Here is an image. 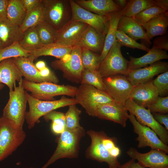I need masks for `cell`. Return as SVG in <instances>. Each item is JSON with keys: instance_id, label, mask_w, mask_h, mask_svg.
I'll use <instances>...</instances> for the list:
<instances>
[{"instance_id": "6da1fadb", "label": "cell", "mask_w": 168, "mask_h": 168, "mask_svg": "<svg viewBox=\"0 0 168 168\" xmlns=\"http://www.w3.org/2000/svg\"><path fill=\"white\" fill-rule=\"evenodd\" d=\"M85 133L84 129L82 126L72 129H66L60 134L54 152L47 163L41 168H47L61 158L77 157L79 154L80 141Z\"/></svg>"}, {"instance_id": "7a4b0ae2", "label": "cell", "mask_w": 168, "mask_h": 168, "mask_svg": "<svg viewBox=\"0 0 168 168\" xmlns=\"http://www.w3.org/2000/svg\"><path fill=\"white\" fill-rule=\"evenodd\" d=\"M26 94L29 109L26 112L25 120L29 129L34 128L39 122L40 118L49 112L60 108L78 104L75 98L63 96L57 100L44 101L34 97L26 91Z\"/></svg>"}, {"instance_id": "3957f363", "label": "cell", "mask_w": 168, "mask_h": 168, "mask_svg": "<svg viewBox=\"0 0 168 168\" xmlns=\"http://www.w3.org/2000/svg\"><path fill=\"white\" fill-rule=\"evenodd\" d=\"M26 137L23 127L2 116L0 118V162L12 154Z\"/></svg>"}, {"instance_id": "277c9868", "label": "cell", "mask_w": 168, "mask_h": 168, "mask_svg": "<svg viewBox=\"0 0 168 168\" xmlns=\"http://www.w3.org/2000/svg\"><path fill=\"white\" fill-rule=\"evenodd\" d=\"M25 90L31 93L34 97L43 100L52 101L54 97L59 95L75 96L78 88L70 85H60L52 82H45L36 83L22 80Z\"/></svg>"}, {"instance_id": "5b68a950", "label": "cell", "mask_w": 168, "mask_h": 168, "mask_svg": "<svg viewBox=\"0 0 168 168\" xmlns=\"http://www.w3.org/2000/svg\"><path fill=\"white\" fill-rule=\"evenodd\" d=\"M23 79L15 84L14 89L9 91V98L3 110V116L16 125L23 127L25 120L26 106L27 102L26 91L22 84Z\"/></svg>"}, {"instance_id": "8992f818", "label": "cell", "mask_w": 168, "mask_h": 168, "mask_svg": "<svg viewBox=\"0 0 168 168\" xmlns=\"http://www.w3.org/2000/svg\"><path fill=\"white\" fill-rule=\"evenodd\" d=\"M51 65L55 69L62 72L63 77L71 82H81L82 73L84 68L81 58V49L73 47L71 52L62 58L53 61Z\"/></svg>"}, {"instance_id": "52a82bcc", "label": "cell", "mask_w": 168, "mask_h": 168, "mask_svg": "<svg viewBox=\"0 0 168 168\" xmlns=\"http://www.w3.org/2000/svg\"><path fill=\"white\" fill-rule=\"evenodd\" d=\"M75 97L78 104L85 109L87 114L92 116L98 105L114 101L106 92L85 83L81 84Z\"/></svg>"}, {"instance_id": "ba28073f", "label": "cell", "mask_w": 168, "mask_h": 168, "mask_svg": "<svg viewBox=\"0 0 168 168\" xmlns=\"http://www.w3.org/2000/svg\"><path fill=\"white\" fill-rule=\"evenodd\" d=\"M121 47L116 41L101 62L98 71L102 77L118 74L126 75L129 61L122 55Z\"/></svg>"}, {"instance_id": "9c48e42d", "label": "cell", "mask_w": 168, "mask_h": 168, "mask_svg": "<svg viewBox=\"0 0 168 168\" xmlns=\"http://www.w3.org/2000/svg\"><path fill=\"white\" fill-rule=\"evenodd\" d=\"M103 132L91 130L87 132L91 141L86 151V156L100 162H105L109 168H119L121 164L118 158L111 156L109 150L102 142Z\"/></svg>"}, {"instance_id": "30bf717a", "label": "cell", "mask_w": 168, "mask_h": 168, "mask_svg": "<svg viewBox=\"0 0 168 168\" xmlns=\"http://www.w3.org/2000/svg\"><path fill=\"white\" fill-rule=\"evenodd\" d=\"M12 59L27 81L36 83L48 82L57 84L59 82L54 72L47 66L39 70L28 57H18Z\"/></svg>"}, {"instance_id": "8fae6325", "label": "cell", "mask_w": 168, "mask_h": 168, "mask_svg": "<svg viewBox=\"0 0 168 168\" xmlns=\"http://www.w3.org/2000/svg\"><path fill=\"white\" fill-rule=\"evenodd\" d=\"M124 106L133 114L141 124L149 127L156 134L160 139L166 145L168 144V130L154 118L148 109L138 105L131 99L128 98Z\"/></svg>"}, {"instance_id": "7c38bea8", "label": "cell", "mask_w": 168, "mask_h": 168, "mask_svg": "<svg viewBox=\"0 0 168 168\" xmlns=\"http://www.w3.org/2000/svg\"><path fill=\"white\" fill-rule=\"evenodd\" d=\"M45 12V21L57 30L71 19L69 0H42Z\"/></svg>"}, {"instance_id": "4fadbf2b", "label": "cell", "mask_w": 168, "mask_h": 168, "mask_svg": "<svg viewBox=\"0 0 168 168\" xmlns=\"http://www.w3.org/2000/svg\"><path fill=\"white\" fill-rule=\"evenodd\" d=\"M105 91L115 102L124 106L133 87L126 76L118 74L103 77Z\"/></svg>"}, {"instance_id": "5bb4252c", "label": "cell", "mask_w": 168, "mask_h": 168, "mask_svg": "<svg viewBox=\"0 0 168 168\" xmlns=\"http://www.w3.org/2000/svg\"><path fill=\"white\" fill-rule=\"evenodd\" d=\"M69 2L71 11V20L84 23L105 36L109 25L108 16L89 11L79 6L74 0H69Z\"/></svg>"}, {"instance_id": "9a60e30c", "label": "cell", "mask_w": 168, "mask_h": 168, "mask_svg": "<svg viewBox=\"0 0 168 168\" xmlns=\"http://www.w3.org/2000/svg\"><path fill=\"white\" fill-rule=\"evenodd\" d=\"M128 119L132 123L134 133L138 135V148L150 147L151 149H158L168 153V146L163 142L156 134L149 127L140 124L135 116L130 113Z\"/></svg>"}, {"instance_id": "2e32d148", "label": "cell", "mask_w": 168, "mask_h": 168, "mask_svg": "<svg viewBox=\"0 0 168 168\" xmlns=\"http://www.w3.org/2000/svg\"><path fill=\"white\" fill-rule=\"evenodd\" d=\"M126 153L144 168H168V156L163 151L151 149L147 153H141L135 148L131 147Z\"/></svg>"}, {"instance_id": "e0dca14e", "label": "cell", "mask_w": 168, "mask_h": 168, "mask_svg": "<svg viewBox=\"0 0 168 168\" xmlns=\"http://www.w3.org/2000/svg\"><path fill=\"white\" fill-rule=\"evenodd\" d=\"M88 26L82 22L71 19L58 30L55 43L68 47L75 46Z\"/></svg>"}, {"instance_id": "ac0fdd59", "label": "cell", "mask_w": 168, "mask_h": 168, "mask_svg": "<svg viewBox=\"0 0 168 168\" xmlns=\"http://www.w3.org/2000/svg\"><path fill=\"white\" fill-rule=\"evenodd\" d=\"M128 111L124 105L114 101L98 105L94 111L93 117L112 121L125 128L128 119Z\"/></svg>"}, {"instance_id": "d6986e66", "label": "cell", "mask_w": 168, "mask_h": 168, "mask_svg": "<svg viewBox=\"0 0 168 168\" xmlns=\"http://www.w3.org/2000/svg\"><path fill=\"white\" fill-rule=\"evenodd\" d=\"M168 71V62L160 60L143 68L128 70L126 76L134 87L151 81L155 76Z\"/></svg>"}, {"instance_id": "ffe728a7", "label": "cell", "mask_w": 168, "mask_h": 168, "mask_svg": "<svg viewBox=\"0 0 168 168\" xmlns=\"http://www.w3.org/2000/svg\"><path fill=\"white\" fill-rule=\"evenodd\" d=\"M152 80L133 87L129 98L138 105L147 108L159 96Z\"/></svg>"}, {"instance_id": "44dd1931", "label": "cell", "mask_w": 168, "mask_h": 168, "mask_svg": "<svg viewBox=\"0 0 168 168\" xmlns=\"http://www.w3.org/2000/svg\"><path fill=\"white\" fill-rule=\"evenodd\" d=\"M79 6L97 15L108 16L113 12L121 11V9L113 0H74Z\"/></svg>"}, {"instance_id": "7402d4cb", "label": "cell", "mask_w": 168, "mask_h": 168, "mask_svg": "<svg viewBox=\"0 0 168 168\" xmlns=\"http://www.w3.org/2000/svg\"><path fill=\"white\" fill-rule=\"evenodd\" d=\"M22 77L12 58H7L0 62V83L6 85L10 91L13 90L16 82H20Z\"/></svg>"}, {"instance_id": "603a6c76", "label": "cell", "mask_w": 168, "mask_h": 168, "mask_svg": "<svg viewBox=\"0 0 168 168\" xmlns=\"http://www.w3.org/2000/svg\"><path fill=\"white\" fill-rule=\"evenodd\" d=\"M23 34L20 26L12 24L6 18H0V49L19 42Z\"/></svg>"}, {"instance_id": "cb8c5ba5", "label": "cell", "mask_w": 168, "mask_h": 168, "mask_svg": "<svg viewBox=\"0 0 168 168\" xmlns=\"http://www.w3.org/2000/svg\"><path fill=\"white\" fill-rule=\"evenodd\" d=\"M105 36L93 27L88 26L75 46L88 49L94 52H101Z\"/></svg>"}, {"instance_id": "d4e9b609", "label": "cell", "mask_w": 168, "mask_h": 168, "mask_svg": "<svg viewBox=\"0 0 168 168\" xmlns=\"http://www.w3.org/2000/svg\"><path fill=\"white\" fill-rule=\"evenodd\" d=\"M128 71L144 68L163 59H167L166 51L151 49L144 55L139 58L129 56Z\"/></svg>"}, {"instance_id": "484cf974", "label": "cell", "mask_w": 168, "mask_h": 168, "mask_svg": "<svg viewBox=\"0 0 168 168\" xmlns=\"http://www.w3.org/2000/svg\"><path fill=\"white\" fill-rule=\"evenodd\" d=\"M120 30L135 40H143L150 44L143 27L132 17L121 16L117 27Z\"/></svg>"}, {"instance_id": "4316f807", "label": "cell", "mask_w": 168, "mask_h": 168, "mask_svg": "<svg viewBox=\"0 0 168 168\" xmlns=\"http://www.w3.org/2000/svg\"><path fill=\"white\" fill-rule=\"evenodd\" d=\"M141 25L146 30L149 41L155 36L165 35L168 27V12L161 13Z\"/></svg>"}, {"instance_id": "83f0119b", "label": "cell", "mask_w": 168, "mask_h": 168, "mask_svg": "<svg viewBox=\"0 0 168 168\" xmlns=\"http://www.w3.org/2000/svg\"><path fill=\"white\" fill-rule=\"evenodd\" d=\"M72 48L54 43L44 45L39 49L30 51L28 58L33 62L39 57L43 56H52L60 59L69 54Z\"/></svg>"}, {"instance_id": "f1b7e54d", "label": "cell", "mask_w": 168, "mask_h": 168, "mask_svg": "<svg viewBox=\"0 0 168 168\" xmlns=\"http://www.w3.org/2000/svg\"><path fill=\"white\" fill-rule=\"evenodd\" d=\"M109 25L105 36L103 48L100 54L101 62L104 58L110 49L116 41V33L119 20L121 17L120 11L112 13L108 16Z\"/></svg>"}, {"instance_id": "f546056e", "label": "cell", "mask_w": 168, "mask_h": 168, "mask_svg": "<svg viewBox=\"0 0 168 168\" xmlns=\"http://www.w3.org/2000/svg\"><path fill=\"white\" fill-rule=\"evenodd\" d=\"M26 13L21 0H8L6 18L12 23L20 26Z\"/></svg>"}, {"instance_id": "4dcf8cb0", "label": "cell", "mask_w": 168, "mask_h": 168, "mask_svg": "<svg viewBox=\"0 0 168 168\" xmlns=\"http://www.w3.org/2000/svg\"><path fill=\"white\" fill-rule=\"evenodd\" d=\"M45 9L41 1L37 6L27 12L24 20L20 27L24 32L28 29L35 27L45 21Z\"/></svg>"}, {"instance_id": "1f68e13d", "label": "cell", "mask_w": 168, "mask_h": 168, "mask_svg": "<svg viewBox=\"0 0 168 168\" xmlns=\"http://www.w3.org/2000/svg\"><path fill=\"white\" fill-rule=\"evenodd\" d=\"M155 5L153 0H129L125 7L120 11V14L121 16L132 17L145 9Z\"/></svg>"}, {"instance_id": "d6a6232c", "label": "cell", "mask_w": 168, "mask_h": 168, "mask_svg": "<svg viewBox=\"0 0 168 168\" xmlns=\"http://www.w3.org/2000/svg\"><path fill=\"white\" fill-rule=\"evenodd\" d=\"M19 43L24 49L29 51L39 49L44 46L40 40L35 27L25 31Z\"/></svg>"}, {"instance_id": "836d02e7", "label": "cell", "mask_w": 168, "mask_h": 168, "mask_svg": "<svg viewBox=\"0 0 168 168\" xmlns=\"http://www.w3.org/2000/svg\"><path fill=\"white\" fill-rule=\"evenodd\" d=\"M40 40L43 45L55 43L58 30L44 21L35 26Z\"/></svg>"}, {"instance_id": "e575fe53", "label": "cell", "mask_w": 168, "mask_h": 168, "mask_svg": "<svg viewBox=\"0 0 168 168\" xmlns=\"http://www.w3.org/2000/svg\"><path fill=\"white\" fill-rule=\"evenodd\" d=\"M43 117L47 122L51 121V130L55 134H61L66 129V119L64 113L54 110L44 115Z\"/></svg>"}, {"instance_id": "d590c367", "label": "cell", "mask_w": 168, "mask_h": 168, "mask_svg": "<svg viewBox=\"0 0 168 168\" xmlns=\"http://www.w3.org/2000/svg\"><path fill=\"white\" fill-rule=\"evenodd\" d=\"M80 83L90 85L105 92L103 77L98 70L91 71L84 68L82 73Z\"/></svg>"}, {"instance_id": "8d00e7d4", "label": "cell", "mask_w": 168, "mask_h": 168, "mask_svg": "<svg viewBox=\"0 0 168 168\" xmlns=\"http://www.w3.org/2000/svg\"><path fill=\"white\" fill-rule=\"evenodd\" d=\"M29 52L24 49L19 42H16L8 46L0 49V62L9 58L28 57Z\"/></svg>"}, {"instance_id": "74e56055", "label": "cell", "mask_w": 168, "mask_h": 168, "mask_svg": "<svg viewBox=\"0 0 168 168\" xmlns=\"http://www.w3.org/2000/svg\"><path fill=\"white\" fill-rule=\"evenodd\" d=\"M81 58L84 68L91 71L98 70L101 62L100 54L86 49H81Z\"/></svg>"}, {"instance_id": "f35d334b", "label": "cell", "mask_w": 168, "mask_h": 168, "mask_svg": "<svg viewBox=\"0 0 168 168\" xmlns=\"http://www.w3.org/2000/svg\"><path fill=\"white\" fill-rule=\"evenodd\" d=\"M76 105L69 106V108L65 114L66 119V129H72L80 127V115L81 111Z\"/></svg>"}, {"instance_id": "ab89813d", "label": "cell", "mask_w": 168, "mask_h": 168, "mask_svg": "<svg viewBox=\"0 0 168 168\" xmlns=\"http://www.w3.org/2000/svg\"><path fill=\"white\" fill-rule=\"evenodd\" d=\"M166 12H168L155 5L145 9L132 17L141 25L148 22L159 14Z\"/></svg>"}, {"instance_id": "60d3db41", "label": "cell", "mask_w": 168, "mask_h": 168, "mask_svg": "<svg viewBox=\"0 0 168 168\" xmlns=\"http://www.w3.org/2000/svg\"><path fill=\"white\" fill-rule=\"evenodd\" d=\"M116 41L122 46H124L132 49H137L148 52L150 49L142 44L137 42L126 35L123 32L117 30L116 33Z\"/></svg>"}, {"instance_id": "b9f144b4", "label": "cell", "mask_w": 168, "mask_h": 168, "mask_svg": "<svg viewBox=\"0 0 168 168\" xmlns=\"http://www.w3.org/2000/svg\"><path fill=\"white\" fill-rule=\"evenodd\" d=\"M153 85L157 89L159 96L166 97L168 95V71L161 73L152 80Z\"/></svg>"}, {"instance_id": "7bdbcfd3", "label": "cell", "mask_w": 168, "mask_h": 168, "mask_svg": "<svg viewBox=\"0 0 168 168\" xmlns=\"http://www.w3.org/2000/svg\"><path fill=\"white\" fill-rule=\"evenodd\" d=\"M151 113L165 114L168 113V96H159L147 107Z\"/></svg>"}, {"instance_id": "ee69618b", "label": "cell", "mask_w": 168, "mask_h": 168, "mask_svg": "<svg viewBox=\"0 0 168 168\" xmlns=\"http://www.w3.org/2000/svg\"><path fill=\"white\" fill-rule=\"evenodd\" d=\"M152 48L166 51L168 50V36L167 34L159 36L154 39Z\"/></svg>"}, {"instance_id": "f6af8a7d", "label": "cell", "mask_w": 168, "mask_h": 168, "mask_svg": "<svg viewBox=\"0 0 168 168\" xmlns=\"http://www.w3.org/2000/svg\"><path fill=\"white\" fill-rule=\"evenodd\" d=\"M152 114L155 119L161 125H163L165 128L168 130V113L162 114L153 113H152Z\"/></svg>"}, {"instance_id": "bcb514c9", "label": "cell", "mask_w": 168, "mask_h": 168, "mask_svg": "<svg viewBox=\"0 0 168 168\" xmlns=\"http://www.w3.org/2000/svg\"><path fill=\"white\" fill-rule=\"evenodd\" d=\"M27 12L32 10L37 6L42 0H21Z\"/></svg>"}, {"instance_id": "7dc6e473", "label": "cell", "mask_w": 168, "mask_h": 168, "mask_svg": "<svg viewBox=\"0 0 168 168\" xmlns=\"http://www.w3.org/2000/svg\"><path fill=\"white\" fill-rule=\"evenodd\" d=\"M136 161L131 159L122 165L119 168H145L141 166Z\"/></svg>"}, {"instance_id": "c3c4849f", "label": "cell", "mask_w": 168, "mask_h": 168, "mask_svg": "<svg viewBox=\"0 0 168 168\" xmlns=\"http://www.w3.org/2000/svg\"><path fill=\"white\" fill-rule=\"evenodd\" d=\"M8 0H0V18H6Z\"/></svg>"}, {"instance_id": "681fc988", "label": "cell", "mask_w": 168, "mask_h": 168, "mask_svg": "<svg viewBox=\"0 0 168 168\" xmlns=\"http://www.w3.org/2000/svg\"><path fill=\"white\" fill-rule=\"evenodd\" d=\"M155 5L158 6L166 12H168V0H153Z\"/></svg>"}, {"instance_id": "f907efd6", "label": "cell", "mask_w": 168, "mask_h": 168, "mask_svg": "<svg viewBox=\"0 0 168 168\" xmlns=\"http://www.w3.org/2000/svg\"><path fill=\"white\" fill-rule=\"evenodd\" d=\"M114 2L122 9H123L126 5L128 0H115Z\"/></svg>"}, {"instance_id": "816d5d0a", "label": "cell", "mask_w": 168, "mask_h": 168, "mask_svg": "<svg viewBox=\"0 0 168 168\" xmlns=\"http://www.w3.org/2000/svg\"><path fill=\"white\" fill-rule=\"evenodd\" d=\"M36 68L39 70H40L43 68L46 67L45 63L42 61H40L38 62L35 64Z\"/></svg>"}, {"instance_id": "f5cc1de1", "label": "cell", "mask_w": 168, "mask_h": 168, "mask_svg": "<svg viewBox=\"0 0 168 168\" xmlns=\"http://www.w3.org/2000/svg\"><path fill=\"white\" fill-rule=\"evenodd\" d=\"M4 87V85L3 84L0 83V90L2 89Z\"/></svg>"}, {"instance_id": "db71d44e", "label": "cell", "mask_w": 168, "mask_h": 168, "mask_svg": "<svg viewBox=\"0 0 168 168\" xmlns=\"http://www.w3.org/2000/svg\"><path fill=\"white\" fill-rule=\"evenodd\" d=\"M30 168H35L32 167H30Z\"/></svg>"}]
</instances>
